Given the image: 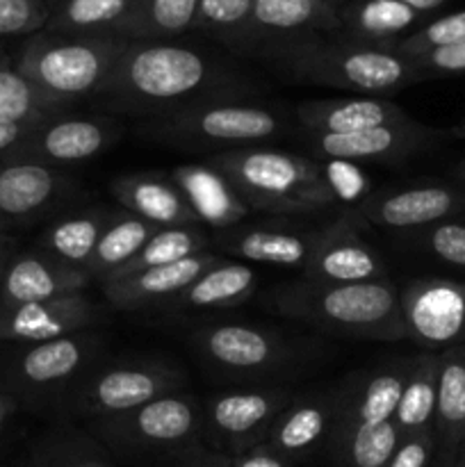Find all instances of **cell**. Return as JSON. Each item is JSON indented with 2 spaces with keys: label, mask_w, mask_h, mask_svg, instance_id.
Returning a JSON list of instances; mask_svg holds the SVG:
<instances>
[{
  "label": "cell",
  "mask_w": 465,
  "mask_h": 467,
  "mask_svg": "<svg viewBox=\"0 0 465 467\" xmlns=\"http://www.w3.org/2000/svg\"><path fill=\"white\" fill-rule=\"evenodd\" d=\"M235 94V76L203 50L178 41H128L98 99L128 112L167 117Z\"/></svg>",
  "instance_id": "6da1fadb"
},
{
  "label": "cell",
  "mask_w": 465,
  "mask_h": 467,
  "mask_svg": "<svg viewBox=\"0 0 465 467\" xmlns=\"http://www.w3.org/2000/svg\"><path fill=\"white\" fill-rule=\"evenodd\" d=\"M253 55L264 57L299 82L378 99L424 80L418 64L397 53L395 48H377L340 36H287L260 46Z\"/></svg>",
  "instance_id": "7a4b0ae2"
},
{
  "label": "cell",
  "mask_w": 465,
  "mask_h": 467,
  "mask_svg": "<svg viewBox=\"0 0 465 467\" xmlns=\"http://www.w3.org/2000/svg\"><path fill=\"white\" fill-rule=\"evenodd\" d=\"M283 315L319 328L374 340H408L401 315V295L388 281L315 283L283 287L276 296Z\"/></svg>",
  "instance_id": "3957f363"
},
{
  "label": "cell",
  "mask_w": 465,
  "mask_h": 467,
  "mask_svg": "<svg viewBox=\"0 0 465 467\" xmlns=\"http://www.w3.org/2000/svg\"><path fill=\"white\" fill-rule=\"evenodd\" d=\"M249 208L274 214L315 213L333 205L317 160L276 149H228L208 160Z\"/></svg>",
  "instance_id": "277c9868"
},
{
  "label": "cell",
  "mask_w": 465,
  "mask_h": 467,
  "mask_svg": "<svg viewBox=\"0 0 465 467\" xmlns=\"http://www.w3.org/2000/svg\"><path fill=\"white\" fill-rule=\"evenodd\" d=\"M128 39L117 35H55L27 36L14 67L48 94L76 105L103 91L126 50Z\"/></svg>",
  "instance_id": "5b68a950"
},
{
  "label": "cell",
  "mask_w": 465,
  "mask_h": 467,
  "mask_svg": "<svg viewBox=\"0 0 465 467\" xmlns=\"http://www.w3.org/2000/svg\"><path fill=\"white\" fill-rule=\"evenodd\" d=\"M285 130V121L276 109L260 103H242L235 99H214L167 114L158 126V135L191 146H232L246 149L272 140Z\"/></svg>",
  "instance_id": "8992f818"
},
{
  "label": "cell",
  "mask_w": 465,
  "mask_h": 467,
  "mask_svg": "<svg viewBox=\"0 0 465 467\" xmlns=\"http://www.w3.org/2000/svg\"><path fill=\"white\" fill-rule=\"evenodd\" d=\"M399 295L408 340L433 354L465 347V281L419 278Z\"/></svg>",
  "instance_id": "52a82bcc"
},
{
  "label": "cell",
  "mask_w": 465,
  "mask_h": 467,
  "mask_svg": "<svg viewBox=\"0 0 465 467\" xmlns=\"http://www.w3.org/2000/svg\"><path fill=\"white\" fill-rule=\"evenodd\" d=\"M201 427L199 406L191 397L164 395L130 413L105 418L103 433L119 447L146 451L182 450Z\"/></svg>",
  "instance_id": "ba28073f"
},
{
  "label": "cell",
  "mask_w": 465,
  "mask_h": 467,
  "mask_svg": "<svg viewBox=\"0 0 465 467\" xmlns=\"http://www.w3.org/2000/svg\"><path fill=\"white\" fill-rule=\"evenodd\" d=\"M454 140L451 130H433L424 123L408 121L365 128L345 135H310L308 146L319 160L346 162H399L410 155L424 153L442 141Z\"/></svg>",
  "instance_id": "9c48e42d"
},
{
  "label": "cell",
  "mask_w": 465,
  "mask_h": 467,
  "mask_svg": "<svg viewBox=\"0 0 465 467\" xmlns=\"http://www.w3.org/2000/svg\"><path fill=\"white\" fill-rule=\"evenodd\" d=\"M117 137V123L98 117H59L36 126L21 144L9 150L0 162L55 164L87 162L103 153Z\"/></svg>",
  "instance_id": "30bf717a"
},
{
  "label": "cell",
  "mask_w": 465,
  "mask_h": 467,
  "mask_svg": "<svg viewBox=\"0 0 465 467\" xmlns=\"http://www.w3.org/2000/svg\"><path fill=\"white\" fill-rule=\"evenodd\" d=\"M290 401V392L276 388L222 392L205 404V424L223 447L237 454L263 442L274 420Z\"/></svg>",
  "instance_id": "8fae6325"
},
{
  "label": "cell",
  "mask_w": 465,
  "mask_h": 467,
  "mask_svg": "<svg viewBox=\"0 0 465 467\" xmlns=\"http://www.w3.org/2000/svg\"><path fill=\"white\" fill-rule=\"evenodd\" d=\"M182 386L181 374L164 365H119L96 374L82 392V406L98 418H117Z\"/></svg>",
  "instance_id": "7c38bea8"
},
{
  "label": "cell",
  "mask_w": 465,
  "mask_h": 467,
  "mask_svg": "<svg viewBox=\"0 0 465 467\" xmlns=\"http://www.w3.org/2000/svg\"><path fill=\"white\" fill-rule=\"evenodd\" d=\"M367 222L386 228H427L465 214V187L418 185L369 196L360 203Z\"/></svg>",
  "instance_id": "4fadbf2b"
},
{
  "label": "cell",
  "mask_w": 465,
  "mask_h": 467,
  "mask_svg": "<svg viewBox=\"0 0 465 467\" xmlns=\"http://www.w3.org/2000/svg\"><path fill=\"white\" fill-rule=\"evenodd\" d=\"M96 317V306L85 295H67L26 306H0V340L39 342L76 336Z\"/></svg>",
  "instance_id": "5bb4252c"
},
{
  "label": "cell",
  "mask_w": 465,
  "mask_h": 467,
  "mask_svg": "<svg viewBox=\"0 0 465 467\" xmlns=\"http://www.w3.org/2000/svg\"><path fill=\"white\" fill-rule=\"evenodd\" d=\"M304 272L305 281L315 283L386 281L381 258L349 222H336L317 233L313 258Z\"/></svg>",
  "instance_id": "9a60e30c"
},
{
  "label": "cell",
  "mask_w": 465,
  "mask_h": 467,
  "mask_svg": "<svg viewBox=\"0 0 465 467\" xmlns=\"http://www.w3.org/2000/svg\"><path fill=\"white\" fill-rule=\"evenodd\" d=\"M324 32H340V12L326 0H253L249 39L242 53L253 55L269 41Z\"/></svg>",
  "instance_id": "2e32d148"
},
{
  "label": "cell",
  "mask_w": 465,
  "mask_h": 467,
  "mask_svg": "<svg viewBox=\"0 0 465 467\" xmlns=\"http://www.w3.org/2000/svg\"><path fill=\"white\" fill-rule=\"evenodd\" d=\"M89 278L85 269L59 263L48 254L18 255L5 269L0 283V306L39 304L57 296L80 295Z\"/></svg>",
  "instance_id": "e0dca14e"
},
{
  "label": "cell",
  "mask_w": 465,
  "mask_h": 467,
  "mask_svg": "<svg viewBox=\"0 0 465 467\" xmlns=\"http://www.w3.org/2000/svg\"><path fill=\"white\" fill-rule=\"evenodd\" d=\"M337 395H319L292 400L269 427L267 442L285 461L305 459L322 445H328L336 422Z\"/></svg>",
  "instance_id": "ac0fdd59"
},
{
  "label": "cell",
  "mask_w": 465,
  "mask_h": 467,
  "mask_svg": "<svg viewBox=\"0 0 465 467\" xmlns=\"http://www.w3.org/2000/svg\"><path fill=\"white\" fill-rule=\"evenodd\" d=\"M196 347L205 358L232 372H267L285 360V345L274 333L246 324L205 328L196 336Z\"/></svg>",
  "instance_id": "d6986e66"
},
{
  "label": "cell",
  "mask_w": 465,
  "mask_h": 467,
  "mask_svg": "<svg viewBox=\"0 0 465 467\" xmlns=\"http://www.w3.org/2000/svg\"><path fill=\"white\" fill-rule=\"evenodd\" d=\"M222 263L214 254H199L191 258L181 260L162 267L144 269V272L130 274V276H117L103 281V292L117 308L135 310L141 306L155 304L160 299H171L190 287L196 278L210 267Z\"/></svg>",
  "instance_id": "ffe728a7"
},
{
  "label": "cell",
  "mask_w": 465,
  "mask_h": 467,
  "mask_svg": "<svg viewBox=\"0 0 465 467\" xmlns=\"http://www.w3.org/2000/svg\"><path fill=\"white\" fill-rule=\"evenodd\" d=\"M296 119L310 135H345L374 126L408 121L397 103L378 96L356 99H317L296 105Z\"/></svg>",
  "instance_id": "44dd1931"
},
{
  "label": "cell",
  "mask_w": 465,
  "mask_h": 467,
  "mask_svg": "<svg viewBox=\"0 0 465 467\" xmlns=\"http://www.w3.org/2000/svg\"><path fill=\"white\" fill-rule=\"evenodd\" d=\"M169 181L176 185L196 219L214 228L232 226L251 213L228 178L210 162L182 164L173 169Z\"/></svg>",
  "instance_id": "7402d4cb"
},
{
  "label": "cell",
  "mask_w": 465,
  "mask_h": 467,
  "mask_svg": "<svg viewBox=\"0 0 465 467\" xmlns=\"http://www.w3.org/2000/svg\"><path fill=\"white\" fill-rule=\"evenodd\" d=\"M337 12L340 39L377 48H395L397 41L404 39L406 32L413 30L424 18V14L397 0H345Z\"/></svg>",
  "instance_id": "603a6c76"
},
{
  "label": "cell",
  "mask_w": 465,
  "mask_h": 467,
  "mask_svg": "<svg viewBox=\"0 0 465 467\" xmlns=\"http://www.w3.org/2000/svg\"><path fill=\"white\" fill-rule=\"evenodd\" d=\"M112 194L135 217L158 228L196 226L199 219L171 181L155 173H132L112 182Z\"/></svg>",
  "instance_id": "cb8c5ba5"
},
{
  "label": "cell",
  "mask_w": 465,
  "mask_h": 467,
  "mask_svg": "<svg viewBox=\"0 0 465 467\" xmlns=\"http://www.w3.org/2000/svg\"><path fill=\"white\" fill-rule=\"evenodd\" d=\"M64 178L53 167L35 162H0V223L39 214L55 201Z\"/></svg>",
  "instance_id": "d4e9b609"
},
{
  "label": "cell",
  "mask_w": 465,
  "mask_h": 467,
  "mask_svg": "<svg viewBox=\"0 0 465 467\" xmlns=\"http://www.w3.org/2000/svg\"><path fill=\"white\" fill-rule=\"evenodd\" d=\"M433 431L442 459L465 447V347L440 351Z\"/></svg>",
  "instance_id": "484cf974"
},
{
  "label": "cell",
  "mask_w": 465,
  "mask_h": 467,
  "mask_svg": "<svg viewBox=\"0 0 465 467\" xmlns=\"http://www.w3.org/2000/svg\"><path fill=\"white\" fill-rule=\"evenodd\" d=\"M317 233L278 231V228H246L223 240L226 249L251 263L276 267H308Z\"/></svg>",
  "instance_id": "4316f807"
},
{
  "label": "cell",
  "mask_w": 465,
  "mask_h": 467,
  "mask_svg": "<svg viewBox=\"0 0 465 467\" xmlns=\"http://www.w3.org/2000/svg\"><path fill=\"white\" fill-rule=\"evenodd\" d=\"M438 369H440V354L424 351V354L410 358L408 374H406L395 413V422L399 427L401 436L433 431L438 400Z\"/></svg>",
  "instance_id": "83f0119b"
},
{
  "label": "cell",
  "mask_w": 465,
  "mask_h": 467,
  "mask_svg": "<svg viewBox=\"0 0 465 467\" xmlns=\"http://www.w3.org/2000/svg\"><path fill=\"white\" fill-rule=\"evenodd\" d=\"M199 0H135L117 36L128 41H173L194 30Z\"/></svg>",
  "instance_id": "f1b7e54d"
},
{
  "label": "cell",
  "mask_w": 465,
  "mask_h": 467,
  "mask_svg": "<svg viewBox=\"0 0 465 467\" xmlns=\"http://www.w3.org/2000/svg\"><path fill=\"white\" fill-rule=\"evenodd\" d=\"M73 105L36 87L14 64H0V121L46 123Z\"/></svg>",
  "instance_id": "f546056e"
},
{
  "label": "cell",
  "mask_w": 465,
  "mask_h": 467,
  "mask_svg": "<svg viewBox=\"0 0 465 467\" xmlns=\"http://www.w3.org/2000/svg\"><path fill=\"white\" fill-rule=\"evenodd\" d=\"M255 281L258 276L249 265L222 260L208 272L201 274L190 287H185L176 301L196 310L232 308V306L242 304L246 296L253 295Z\"/></svg>",
  "instance_id": "4dcf8cb0"
},
{
  "label": "cell",
  "mask_w": 465,
  "mask_h": 467,
  "mask_svg": "<svg viewBox=\"0 0 465 467\" xmlns=\"http://www.w3.org/2000/svg\"><path fill=\"white\" fill-rule=\"evenodd\" d=\"M89 349L91 342L80 336L39 342L18 358V374L30 386H50V383L64 381L85 365Z\"/></svg>",
  "instance_id": "1f68e13d"
},
{
  "label": "cell",
  "mask_w": 465,
  "mask_h": 467,
  "mask_svg": "<svg viewBox=\"0 0 465 467\" xmlns=\"http://www.w3.org/2000/svg\"><path fill=\"white\" fill-rule=\"evenodd\" d=\"M155 231H158V226L135 217V214L109 219L108 226L100 233L94 255L87 265V274L100 278V281L112 278L140 254L141 246L155 235Z\"/></svg>",
  "instance_id": "d6a6232c"
},
{
  "label": "cell",
  "mask_w": 465,
  "mask_h": 467,
  "mask_svg": "<svg viewBox=\"0 0 465 467\" xmlns=\"http://www.w3.org/2000/svg\"><path fill=\"white\" fill-rule=\"evenodd\" d=\"M135 0H57L46 32L55 35H117Z\"/></svg>",
  "instance_id": "836d02e7"
},
{
  "label": "cell",
  "mask_w": 465,
  "mask_h": 467,
  "mask_svg": "<svg viewBox=\"0 0 465 467\" xmlns=\"http://www.w3.org/2000/svg\"><path fill=\"white\" fill-rule=\"evenodd\" d=\"M108 222L109 217L96 213L71 214V217L55 222L44 233L41 242L48 249L50 258L87 272V265H89L91 255H94L100 233L108 226Z\"/></svg>",
  "instance_id": "e575fe53"
},
{
  "label": "cell",
  "mask_w": 465,
  "mask_h": 467,
  "mask_svg": "<svg viewBox=\"0 0 465 467\" xmlns=\"http://www.w3.org/2000/svg\"><path fill=\"white\" fill-rule=\"evenodd\" d=\"M205 244H208V240H205V235L196 226L158 228L155 235L141 246L140 254L121 272L114 274L112 278L130 276V274L144 272V269L181 263V260L191 258V255L205 254Z\"/></svg>",
  "instance_id": "d590c367"
},
{
  "label": "cell",
  "mask_w": 465,
  "mask_h": 467,
  "mask_svg": "<svg viewBox=\"0 0 465 467\" xmlns=\"http://www.w3.org/2000/svg\"><path fill=\"white\" fill-rule=\"evenodd\" d=\"M251 12L253 0H199L194 30L205 32L242 53L249 39Z\"/></svg>",
  "instance_id": "8d00e7d4"
},
{
  "label": "cell",
  "mask_w": 465,
  "mask_h": 467,
  "mask_svg": "<svg viewBox=\"0 0 465 467\" xmlns=\"http://www.w3.org/2000/svg\"><path fill=\"white\" fill-rule=\"evenodd\" d=\"M460 41H465V9L433 18L427 26L418 27L401 41H397L395 50L404 57L415 59L419 55L431 53L436 48H445V46L460 44Z\"/></svg>",
  "instance_id": "74e56055"
},
{
  "label": "cell",
  "mask_w": 465,
  "mask_h": 467,
  "mask_svg": "<svg viewBox=\"0 0 465 467\" xmlns=\"http://www.w3.org/2000/svg\"><path fill=\"white\" fill-rule=\"evenodd\" d=\"M57 0H0V39L41 32Z\"/></svg>",
  "instance_id": "f35d334b"
},
{
  "label": "cell",
  "mask_w": 465,
  "mask_h": 467,
  "mask_svg": "<svg viewBox=\"0 0 465 467\" xmlns=\"http://www.w3.org/2000/svg\"><path fill=\"white\" fill-rule=\"evenodd\" d=\"M419 244L429 255L438 258L450 267L465 272V222L463 219H447L433 226L422 228Z\"/></svg>",
  "instance_id": "ab89813d"
},
{
  "label": "cell",
  "mask_w": 465,
  "mask_h": 467,
  "mask_svg": "<svg viewBox=\"0 0 465 467\" xmlns=\"http://www.w3.org/2000/svg\"><path fill=\"white\" fill-rule=\"evenodd\" d=\"M317 164L333 201L354 203V201L365 199L369 190V178L360 169V164L346 162V160H317Z\"/></svg>",
  "instance_id": "60d3db41"
},
{
  "label": "cell",
  "mask_w": 465,
  "mask_h": 467,
  "mask_svg": "<svg viewBox=\"0 0 465 467\" xmlns=\"http://www.w3.org/2000/svg\"><path fill=\"white\" fill-rule=\"evenodd\" d=\"M436 447V431H419L410 433V436H401L388 467H431Z\"/></svg>",
  "instance_id": "b9f144b4"
},
{
  "label": "cell",
  "mask_w": 465,
  "mask_h": 467,
  "mask_svg": "<svg viewBox=\"0 0 465 467\" xmlns=\"http://www.w3.org/2000/svg\"><path fill=\"white\" fill-rule=\"evenodd\" d=\"M424 73L429 76H465V41L445 48H436L431 53H424L413 59Z\"/></svg>",
  "instance_id": "7bdbcfd3"
},
{
  "label": "cell",
  "mask_w": 465,
  "mask_h": 467,
  "mask_svg": "<svg viewBox=\"0 0 465 467\" xmlns=\"http://www.w3.org/2000/svg\"><path fill=\"white\" fill-rule=\"evenodd\" d=\"M231 463L232 467H292L290 461L283 459L267 442H258V445L237 451L231 456Z\"/></svg>",
  "instance_id": "ee69618b"
},
{
  "label": "cell",
  "mask_w": 465,
  "mask_h": 467,
  "mask_svg": "<svg viewBox=\"0 0 465 467\" xmlns=\"http://www.w3.org/2000/svg\"><path fill=\"white\" fill-rule=\"evenodd\" d=\"M41 123H7L0 121V158L9 153V150L16 149L32 130Z\"/></svg>",
  "instance_id": "f6af8a7d"
},
{
  "label": "cell",
  "mask_w": 465,
  "mask_h": 467,
  "mask_svg": "<svg viewBox=\"0 0 465 467\" xmlns=\"http://www.w3.org/2000/svg\"><path fill=\"white\" fill-rule=\"evenodd\" d=\"M181 467H232L231 456L222 454V451H210V450H191L185 454Z\"/></svg>",
  "instance_id": "bcb514c9"
},
{
  "label": "cell",
  "mask_w": 465,
  "mask_h": 467,
  "mask_svg": "<svg viewBox=\"0 0 465 467\" xmlns=\"http://www.w3.org/2000/svg\"><path fill=\"white\" fill-rule=\"evenodd\" d=\"M397 3L406 5V7L415 9V12H419V14H424V16H427V14L440 9L442 5L447 3V0H397Z\"/></svg>",
  "instance_id": "7dc6e473"
},
{
  "label": "cell",
  "mask_w": 465,
  "mask_h": 467,
  "mask_svg": "<svg viewBox=\"0 0 465 467\" xmlns=\"http://www.w3.org/2000/svg\"><path fill=\"white\" fill-rule=\"evenodd\" d=\"M16 410V401L7 395H0V427L9 420V415Z\"/></svg>",
  "instance_id": "c3c4849f"
},
{
  "label": "cell",
  "mask_w": 465,
  "mask_h": 467,
  "mask_svg": "<svg viewBox=\"0 0 465 467\" xmlns=\"http://www.w3.org/2000/svg\"><path fill=\"white\" fill-rule=\"evenodd\" d=\"M62 467H112V465L103 459H80V461H71V463Z\"/></svg>",
  "instance_id": "681fc988"
},
{
  "label": "cell",
  "mask_w": 465,
  "mask_h": 467,
  "mask_svg": "<svg viewBox=\"0 0 465 467\" xmlns=\"http://www.w3.org/2000/svg\"><path fill=\"white\" fill-rule=\"evenodd\" d=\"M442 463H445V467H465V447L463 450L456 451L454 456H447V459H442Z\"/></svg>",
  "instance_id": "f907efd6"
},
{
  "label": "cell",
  "mask_w": 465,
  "mask_h": 467,
  "mask_svg": "<svg viewBox=\"0 0 465 467\" xmlns=\"http://www.w3.org/2000/svg\"><path fill=\"white\" fill-rule=\"evenodd\" d=\"M451 173H454V178L460 182V185H465V160H460V162L456 164L454 171H451Z\"/></svg>",
  "instance_id": "816d5d0a"
},
{
  "label": "cell",
  "mask_w": 465,
  "mask_h": 467,
  "mask_svg": "<svg viewBox=\"0 0 465 467\" xmlns=\"http://www.w3.org/2000/svg\"><path fill=\"white\" fill-rule=\"evenodd\" d=\"M451 135H454V137H465V123H463V126H459V128H451Z\"/></svg>",
  "instance_id": "f5cc1de1"
},
{
  "label": "cell",
  "mask_w": 465,
  "mask_h": 467,
  "mask_svg": "<svg viewBox=\"0 0 465 467\" xmlns=\"http://www.w3.org/2000/svg\"><path fill=\"white\" fill-rule=\"evenodd\" d=\"M5 269H3V242H0V283H3Z\"/></svg>",
  "instance_id": "db71d44e"
},
{
  "label": "cell",
  "mask_w": 465,
  "mask_h": 467,
  "mask_svg": "<svg viewBox=\"0 0 465 467\" xmlns=\"http://www.w3.org/2000/svg\"><path fill=\"white\" fill-rule=\"evenodd\" d=\"M326 3H331V5H336V7H340L342 0H326Z\"/></svg>",
  "instance_id": "11a10c76"
},
{
  "label": "cell",
  "mask_w": 465,
  "mask_h": 467,
  "mask_svg": "<svg viewBox=\"0 0 465 467\" xmlns=\"http://www.w3.org/2000/svg\"><path fill=\"white\" fill-rule=\"evenodd\" d=\"M459 219H463V222H465V214H463V217H459Z\"/></svg>",
  "instance_id": "9f6ffc18"
}]
</instances>
